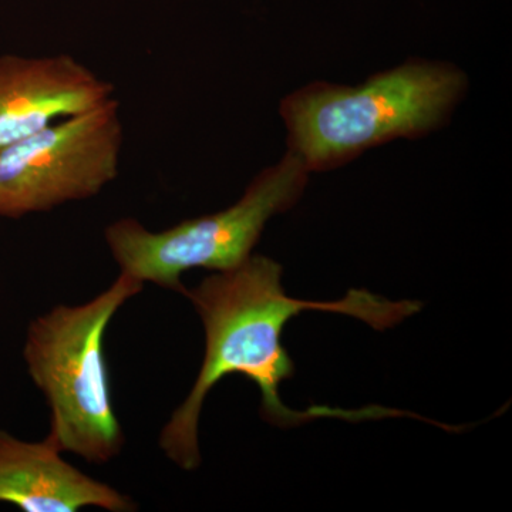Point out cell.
<instances>
[{"label": "cell", "instance_id": "obj_1", "mask_svg": "<svg viewBox=\"0 0 512 512\" xmlns=\"http://www.w3.org/2000/svg\"><path fill=\"white\" fill-rule=\"evenodd\" d=\"M282 266L264 255H251L228 271L208 276L197 288L183 291L205 329V355L200 375L184 403L165 424L160 447L183 470L201 463L198 427L208 393L229 375L247 377L261 392V416L272 426L292 429L316 419L365 421L403 417L406 412L370 406L360 410L313 406L298 412L279 396V387L295 373L282 345L285 326L305 311L340 313L363 320L376 330L399 325L416 315L417 301H389L366 289H350L339 301L295 299L282 288Z\"/></svg>", "mask_w": 512, "mask_h": 512}, {"label": "cell", "instance_id": "obj_2", "mask_svg": "<svg viewBox=\"0 0 512 512\" xmlns=\"http://www.w3.org/2000/svg\"><path fill=\"white\" fill-rule=\"evenodd\" d=\"M468 79L446 62L409 60L356 87L315 82L281 101L288 150L309 173L329 171L369 148L427 136L447 123Z\"/></svg>", "mask_w": 512, "mask_h": 512}, {"label": "cell", "instance_id": "obj_3", "mask_svg": "<svg viewBox=\"0 0 512 512\" xmlns=\"http://www.w3.org/2000/svg\"><path fill=\"white\" fill-rule=\"evenodd\" d=\"M143 282L121 272L107 291L79 306H56L29 326V375L50 407V431L62 453L106 464L124 446L111 400L104 335L110 320L143 291Z\"/></svg>", "mask_w": 512, "mask_h": 512}, {"label": "cell", "instance_id": "obj_4", "mask_svg": "<svg viewBox=\"0 0 512 512\" xmlns=\"http://www.w3.org/2000/svg\"><path fill=\"white\" fill-rule=\"evenodd\" d=\"M309 171L286 151L282 160L261 171L244 195L227 210L180 222L164 231H148L133 218L106 228L104 237L121 272L138 281L183 293L181 276L191 269L228 271L251 256L265 225L292 208L305 191Z\"/></svg>", "mask_w": 512, "mask_h": 512}, {"label": "cell", "instance_id": "obj_5", "mask_svg": "<svg viewBox=\"0 0 512 512\" xmlns=\"http://www.w3.org/2000/svg\"><path fill=\"white\" fill-rule=\"evenodd\" d=\"M119 101L97 104L0 150V217L96 197L119 175Z\"/></svg>", "mask_w": 512, "mask_h": 512}, {"label": "cell", "instance_id": "obj_6", "mask_svg": "<svg viewBox=\"0 0 512 512\" xmlns=\"http://www.w3.org/2000/svg\"><path fill=\"white\" fill-rule=\"evenodd\" d=\"M114 87L69 55L0 57V150L113 97Z\"/></svg>", "mask_w": 512, "mask_h": 512}, {"label": "cell", "instance_id": "obj_7", "mask_svg": "<svg viewBox=\"0 0 512 512\" xmlns=\"http://www.w3.org/2000/svg\"><path fill=\"white\" fill-rule=\"evenodd\" d=\"M60 454L49 436L28 443L0 430V503L23 512H76L87 507L137 510L130 497L86 476Z\"/></svg>", "mask_w": 512, "mask_h": 512}]
</instances>
